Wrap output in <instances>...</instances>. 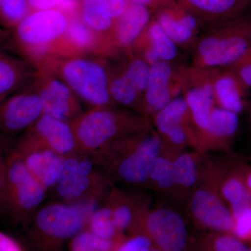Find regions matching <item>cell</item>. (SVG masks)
<instances>
[{
    "label": "cell",
    "mask_w": 251,
    "mask_h": 251,
    "mask_svg": "<svg viewBox=\"0 0 251 251\" xmlns=\"http://www.w3.org/2000/svg\"><path fill=\"white\" fill-rule=\"evenodd\" d=\"M24 137L59 156L77 152L76 138L72 123L49 115H41L26 130Z\"/></svg>",
    "instance_id": "cell-15"
},
{
    "label": "cell",
    "mask_w": 251,
    "mask_h": 251,
    "mask_svg": "<svg viewBox=\"0 0 251 251\" xmlns=\"http://www.w3.org/2000/svg\"><path fill=\"white\" fill-rule=\"evenodd\" d=\"M128 3L127 0H82L81 19L95 33L111 32Z\"/></svg>",
    "instance_id": "cell-24"
},
{
    "label": "cell",
    "mask_w": 251,
    "mask_h": 251,
    "mask_svg": "<svg viewBox=\"0 0 251 251\" xmlns=\"http://www.w3.org/2000/svg\"><path fill=\"white\" fill-rule=\"evenodd\" d=\"M151 239L145 234H128L120 239L113 251H151L154 249Z\"/></svg>",
    "instance_id": "cell-37"
},
{
    "label": "cell",
    "mask_w": 251,
    "mask_h": 251,
    "mask_svg": "<svg viewBox=\"0 0 251 251\" xmlns=\"http://www.w3.org/2000/svg\"><path fill=\"white\" fill-rule=\"evenodd\" d=\"M65 34L72 44L80 49H89L94 44V31L82 19L74 18L69 21Z\"/></svg>",
    "instance_id": "cell-36"
},
{
    "label": "cell",
    "mask_w": 251,
    "mask_h": 251,
    "mask_svg": "<svg viewBox=\"0 0 251 251\" xmlns=\"http://www.w3.org/2000/svg\"><path fill=\"white\" fill-rule=\"evenodd\" d=\"M239 127L238 114L216 106L204 129L198 132V151L207 152L228 150Z\"/></svg>",
    "instance_id": "cell-17"
},
{
    "label": "cell",
    "mask_w": 251,
    "mask_h": 251,
    "mask_svg": "<svg viewBox=\"0 0 251 251\" xmlns=\"http://www.w3.org/2000/svg\"><path fill=\"white\" fill-rule=\"evenodd\" d=\"M224 165L208 157L202 179L186 201V211L195 226L206 232L232 234L234 218L219 191Z\"/></svg>",
    "instance_id": "cell-6"
},
{
    "label": "cell",
    "mask_w": 251,
    "mask_h": 251,
    "mask_svg": "<svg viewBox=\"0 0 251 251\" xmlns=\"http://www.w3.org/2000/svg\"><path fill=\"white\" fill-rule=\"evenodd\" d=\"M151 251H162L158 250V249H156V248H154V249H153L152 250H151Z\"/></svg>",
    "instance_id": "cell-46"
},
{
    "label": "cell",
    "mask_w": 251,
    "mask_h": 251,
    "mask_svg": "<svg viewBox=\"0 0 251 251\" xmlns=\"http://www.w3.org/2000/svg\"><path fill=\"white\" fill-rule=\"evenodd\" d=\"M191 251H251L230 234L204 232L191 237Z\"/></svg>",
    "instance_id": "cell-30"
},
{
    "label": "cell",
    "mask_w": 251,
    "mask_h": 251,
    "mask_svg": "<svg viewBox=\"0 0 251 251\" xmlns=\"http://www.w3.org/2000/svg\"><path fill=\"white\" fill-rule=\"evenodd\" d=\"M87 228L103 239H120L126 236L120 233L117 228L111 206L105 201L93 211Z\"/></svg>",
    "instance_id": "cell-31"
},
{
    "label": "cell",
    "mask_w": 251,
    "mask_h": 251,
    "mask_svg": "<svg viewBox=\"0 0 251 251\" xmlns=\"http://www.w3.org/2000/svg\"><path fill=\"white\" fill-rule=\"evenodd\" d=\"M14 145L10 137L0 133V216L4 214V185L6 160Z\"/></svg>",
    "instance_id": "cell-38"
},
{
    "label": "cell",
    "mask_w": 251,
    "mask_h": 251,
    "mask_svg": "<svg viewBox=\"0 0 251 251\" xmlns=\"http://www.w3.org/2000/svg\"><path fill=\"white\" fill-rule=\"evenodd\" d=\"M152 19L151 9L128 3L125 12L114 23L111 31L112 43L121 49H132Z\"/></svg>",
    "instance_id": "cell-22"
},
{
    "label": "cell",
    "mask_w": 251,
    "mask_h": 251,
    "mask_svg": "<svg viewBox=\"0 0 251 251\" xmlns=\"http://www.w3.org/2000/svg\"><path fill=\"white\" fill-rule=\"evenodd\" d=\"M122 238L103 239L86 228L70 240L69 251H113L117 242Z\"/></svg>",
    "instance_id": "cell-33"
},
{
    "label": "cell",
    "mask_w": 251,
    "mask_h": 251,
    "mask_svg": "<svg viewBox=\"0 0 251 251\" xmlns=\"http://www.w3.org/2000/svg\"><path fill=\"white\" fill-rule=\"evenodd\" d=\"M163 150L161 137L151 127L109 144L90 156L112 184L149 188L150 168Z\"/></svg>",
    "instance_id": "cell-1"
},
{
    "label": "cell",
    "mask_w": 251,
    "mask_h": 251,
    "mask_svg": "<svg viewBox=\"0 0 251 251\" xmlns=\"http://www.w3.org/2000/svg\"><path fill=\"white\" fill-rule=\"evenodd\" d=\"M110 94L112 101L140 112L143 97L125 76L123 72L110 77ZM140 113V112H139Z\"/></svg>",
    "instance_id": "cell-32"
},
{
    "label": "cell",
    "mask_w": 251,
    "mask_h": 251,
    "mask_svg": "<svg viewBox=\"0 0 251 251\" xmlns=\"http://www.w3.org/2000/svg\"><path fill=\"white\" fill-rule=\"evenodd\" d=\"M43 115L39 94H16L0 103V133L11 137L27 130Z\"/></svg>",
    "instance_id": "cell-13"
},
{
    "label": "cell",
    "mask_w": 251,
    "mask_h": 251,
    "mask_svg": "<svg viewBox=\"0 0 251 251\" xmlns=\"http://www.w3.org/2000/svg\"><path fill=\"white\" fill-rule=\"evenodd\" d=\"M77 152L91 155L121 138L153 127L151 118L138 112L97 107L82 112L72 122Z\"/></svg>",
    "instance_id": "cell-2"
},
{
    "label": "cell",
    "mask_w": 251,
    "mask_h": 251,
    "mask_svg": "<svg viewBox=\"0 0 251 251\" xmlns=\"http://www.w3.org/2000/svg\"><path fill=\"white\" fill-rule=\"evenodd\" d=\"M232 235L241 242H251V208L234 216Z\"/></svg>",
    "instance_id": "cell-39"
},
{
    "label": "cell",
    "mask_w": 251,
    "mask_h": 251,
    "mask_svg": "<svg viewBox=\"0 0 251 251\" xmlns=\"http://www.w3.org/2000/svg\"><path fill=\"white\" fill-rule=\"evenodd\" d=\"M0 251H25L16 239L0 231Z\"/></svg>",
    "instance_id": "cell-43"
},
{
    "label": "cell",
    "mask_w": 251,
    "mask_h": 251,
    "mask_svg": "<svg viewBox=\"0 0 251 251\" xmlns=\"http://www.w3.org/2000/svg\"><path fill=\"white\" fill-rule=\"evenodd\" d=\"M192 51L193 67L226 69L251 50V14H244L210 27Z\"/></svg>",
    "instance_id": "cell-4"
},
{
    "label": "cell",
    "mask_w": 251,
    "mask_h": 251,
    "mask_svg": "<svg viewBox=\"0 0 251 251\" xmlns=\"http://www.w3.org/2000/svg\"><path fill=\"white\" fill-rule=\"evenodd\" d=\"M47 193L13 148L6 160L4 214L16 224H27L42 204Z\"/></svg>",
    "instance_id": "cell-7"
},
{
    "label": "cell",
    "mask_w": 251,
    "mask_h": 251,
    "mask_svg": "<svg viewBox=\"0 0 251 251\" xmlns=\"http://www.w3.org/2000/svg\"><path fill=\"white\" fill-rule=\"evenodd\" d=\"M112 186L90 155L76 152L63 158L58 179L52 191L60 202L99 204L105 201Z\"/></svg>",
    "instance_id": "cell-5"
},
{
    "label": "cell",
    "mask_w": 251,
    "mask_h": 251,
    "mask_svg": "<svg viewBox=\"0 0 251 251\" xmlns=\"http://www.w3.org/2000/svg\"><path fill=\"white\" fill-rule=\"evenodd\" d=\"M201 23L215 27L245 14L251 0H176Z\"/></svg>",
    "instance_id": "cell-19"
},
{
    "label": "cell",
    "mask_w": 251,
    "mask_h": 251,
    "mask_svg": "<svg viewBox=\"0 0 251 251\" xmlns=\"http://www.w3.org/2000/svg\"><path fill=\"white\" fill-rule=\"evenodd\" d=\"M105 201L111 206L114 219L120 233L135 234L147 213L151 200L144 192H130L112 186Z\"/></svg>",
    "instance_id": "cell-14"
},
{
    "label": "cell",
    "mask_w": 251,
    "mask_h": 251,
    "mask_svg": "<svg viewBox=\"0 0 251 251\" xmlns=\"http://www.w3.org/2000/svg\"><path fill=\"white\" fill-rule=\"evenodd\" d=\"M31 9L36 10H46L57 9L67 0H28Z\"/></svg>",
    "instance_id": "cell-42"
},
{
    "label": "cell",
    "mask_w": 251,
    "mask_h": 251,
    "mask_svg": "<svg viewBox=\"0 0 251 251\" xmlns=\"http://www.w3.org/2000/svg\"><path fill=\"white\" fill-rule=\"evenodd\" d=\"M28 0H0V24L14 28L30 13Z\"/></svg>",
    "instance_id": "cell-35"
},
{
    "label": "cell",
    "mask_w": 251,
    "mask_h": 251,
    "mask_svg": "<svg viewBox=\"0 0 251 251\" xmlns=\"http://www.w3.org/2000/svg\"><path fill=\"white\" fill-rule=\"evenodd\" d=\"M153 17L179 47H191L198 41L201 23L179 4L153 12Z\"/></svg>",
    "instance_id": "cell-18"
},
{
    "label": "cell",
    "mask_w": 251,
    "mask_h": 251,
    "mask_svg": "<svg viewBox=\"0 0 251 251\" xmlns=\"http://www.w3.org/2000/svg\"><path fill=\"white\" fill-rule=\"evenodd\" d=\"M208 156L206 152L184 151L175 156L173 169L178 204H186L202 179Z\"/></svg>",
    "instance_id": "cell-20"
},
{
    "label": "cell",
    "mask_w": 251,
    "mask_h": 251,
    "mask_svg": "<svg viewBox=\"0 0 251 251\" xmlns=\"http://www.w3.org/2000/svg\"><path fill=\"white\" fill-rule=\"evenodd\" d=\"M132 48H136L138 56L151 66L158 62H173L179 54V46L167 35L153 17Z\"/></svg>",
    "instance_id": "cell-23"
},
{
    "label": "cell",
    "mask_w": 251,
    "mask_h": 251,
    "mask_svg": "<svg viewBox=\"0 0 251 251\" xmlns=\"http://www.w3.org/2000/svg\"><path fill=\"white\" fill-rule=\"evenodd\" d=\"M151 120L160 136L180 126L193 125L187 102L183 96L173 99Z\"/></svg>",
    "instance_id": "cell-28"
},
{
    "label": "cell",
    "mask_w": 251,
    "mask_h": 251,
    "mask_svg": "<svg viewBox=\"0 0 251 251\" xmlns=\"http://www.w3.org/2000/svg\"><path fill=\"white\" fill-rule=\"evenodd\" d=\"M151 65L140 56L132 57L128 61L122 72L143 98L146 90Z\"/></svg>",
    "instance_id": "cell-34"
},
{
    "label": "cell",
    "mask_w": 251,
    "mask_h": 251,
    "mask_svg": "<svg viewBox=\"0 0 251 251\" xmlns=\"http://www.w3.org/2000/svg\"><path fill=\"white\" fill-rule=\"evenodd\" d=\"M3 39H4V33L0 29V43L3 41Z\"/></svg>",
    "instance_id": "cell-45"
},
{
    "label": "cell",
    "mask_w": 251,
    "mask_h": 251,
    "mask_svg": "<svg viewBox=\"0 0 251 251\" xmlns=\"http://www.w3.org/2000/svg\"><path fill=\"white\" fill-rule=\"evenodd\" d=\"M250 121H251V109H250Z\"/></svg>",
    "instance_id": "cell-47"
},
{
    "label": "cell",
    "mask_w": 251,
    "mask_h": 251,
    "mask_svg": "<svg viewBox=\"0 0 251 251\" xmlns=\"http://www.w3.org/2000/svg\"><path fill=\"white\" fill-rule=\"evenodd\" d=\"M175 156L163 150L155 158L149 174V188L154 190L162 197L178 204L173 169Z\"/></svg>",
    "instance_id": "cell-27"
},
{
    "label": "cell",
    "mask_w": 251,
    "mask_h": 251,
    "mask_svg": "<svg viewBox=\"0 0 251 251\" xmlns=\"http://www.w3.org/2000/svg\"><path fill=\"white\" fill-rule=\"evenodd\" d=\"M136 233L146 234L160 251H191V237L184 216L168 204L151 207Z\"/></svg>",
    "instance_id": "cell-9"
},
{
    "label": "cell",
    "mask_w": 251,
    "mask_h": 251,
    "mask_svg": "<svg viewBox=\"0 0 251 251\" xmlns=\"http://www.w3.org/2000/svg\"><path fill=\"white\" fill-rule=\"evenodd\" d=\"M215 69L186 67L183 97L191 112L192 121L198 132L207 125L211 112L215 108L213 76Z\"/></svg>",
    "instance_id": "cell-12"
},
{
    "label": "cell",
    "mask_w": 251,
    "mask_h": 251,
    "mask_svg": "<svg viewBox=\"0 0 251 251\" xmlns=\"http://www.w3.org/2000/svg\"><path fill=\"white\" fill-rule=\"evenodd\" d=\"M14 149L34 177L48 192L52 191L57 184L64 156L24 136L14 145Z\"/></svg>",
    "instance_id": "cell-16"
},
{
    "label": "cell",
    "mask_w": 251,
    "mask_h": 251,
    "mask_svg": "<svg viewBox=\"0 0 251 251\" xmlns=\"http://www.w3.org/2000/svg\"><path fill=\"white\" fill-rule=\"evenodd\" d=\"M248 90L251 89V50L228 68Z\"/></svg>",
    "instance_id": "cell-40"
},
{
    "label": "cell",
    "mask_w": 251,
    "mask_h": 251,
    "mask_svg": "<svg viewBox=\"0 0 251 251\" xmlns=\"http://www.w3.org/2000/svg\"><path fill=\"white\" fill-rule=\"evenodd\" d=\"M239 166L242 171L243 178L251 197V165L247 164L245 163H239Z\"/></svg>",
    "instance_id": "cell-44"
},
{
    "label": "cell",
    "mask_w": 251,
    "mask_h": 251,
    "mask_svg": "<svg viewBox=\"0 0 251 251\" xmlns=\"http://www.w3.org/2000/svg\"><path fill=\"white\" fill-rule=\"evenodd\" d=\"M64 82L75 96L86 103L97 107H109L112 103L110 94V76L100 63L90 59H71L63 64Z\"/></svg>",
    "instance_id": "cell-8"
},
{
    "label": "cell",
    "mask_w": 251,
    "mask_h": 251,
    "mask_svg": "<svg viewBox=\"0 0 251 251\" xmlns=\"http://www.w3.org/2000/svg\"><path fill=\"white\" fill-rule=\"evenodd\" d=\"M129 3L141 5L151 9L152 12L167 7L176 6V0H127Z\"/></svg>",
    "instance_id": "cell-41"
},
{
    "label": "cell",
    "mask_w": 251,
    "mask_h": 251,
    "mask_svg": "<svg viewBox=\"0 0 251 251\" xmlns=\"http://www.w3.org/2000/svg\"><path fill=\"white\" fill-rule=\"evenodd\" d=\"M64 82L50 80L39 94L43 115L72 122L82 112L75 95Z\"/></svg>",
    "instance_id": "cell-21"
},
{
    "label": "cell",
    "mask_w": 251,
    "mask_h": 251,
    "mask_svg": "<svg viewBox=\"0 0 251 251\" xmlns=\"http://www.w3.org/2000/svg\"><path fill=\"white\" fill-rule=\"evenodd\" d=\"M213 90L216 107L238 115L244 110L248 90L232 71L215 69Z\"/></svg>",
    "instance_id": "cell-25"
},
{
    "label": "cell",
    "mask_w": 251,
    "mask_h": 251,
    "mask_svg": "<svg viewBox=\"0 0 251 251\" xmlns=\"http://www.w3.org/2000/svg\"><path fill=\"white\" fill-rule=\"evenodd\" d=\"M69 22L67 15L61 10H36L14 28L15 44L23 52L45 47L66 34Z\"/></svg>",
    "instance_id": "cell-10"
},
{
    "label": "cell",
    "mask_w": 251,
    "mask_h": 251,
    "mask_svg": "<svg viewBox=\"0 0 251 251\" xmlns=\"http://www.w3.org/2000/svg\"><path fill=\"white\" fill-rule=\"evenodd\" d=\"M185 66L175 67L173 62H158L151 66L140 113L151 118L173 99L182 93Z\"/></svg>",
    "instance_id": "cell-11"
},
{
    "label": "cell",
    "mask_w": 251,
    "mask_h": 251,
    "mask_svg": "<svg viewBox=\"0 0 251 251\" xmlns=\"http://www.w3.org/2000/svg\"><path fill=\"white\" fill-rule=\"evenodd\" d=\"M221 197L232 212L233 218L251 208V197L244 181L239 163L223 167L219 180Z\"/></svg>",
    "instance_id": "cell-26"
},
{
    "label": "cell",
    "mask_w": 251,
    "mask_h": 251,
    "mask_svg": "<svg viewBox=\"0 0 251 251\" xmlns=\"http://www.w3.org/2000/svg\"><path fill=\"white\" fill-rule=\"evenodd\" d=\"M250 249H251V247H250Z\"/></svg>",
    "instance_id": "cell-48"
},
{
    "label": "cell",
    "mask_w": 251,
    "mask_h": 251,
    "mask_svg": "<svg viewBox=\"0 0 251 251\" xmlns=\"http://www.w3.org/2000/svg\"><path fill=\"white\" fill-rule=\"evenodd\" d=\"M98 204L60 202L41 206L28 226L27 237L35 251H62L66 243L87 228Z\"/></svg>",
    "instance_id": "cell-3"
},
{
    "label": "cell",
    "mask_w": 251,
    "mask_h": 251,
    "mask_svg": "<svg viewBox=\"0 0 251 251\" xmlns=\"http://www.w3.org/2000/svg\"><path fill=\"white\" fill-rule=\"evenodd\" d=\"M27 72L22 63L0 52V103L24 83Z\"/></svg>",
    "instance_id": "cell-29"
}]
</instances>
